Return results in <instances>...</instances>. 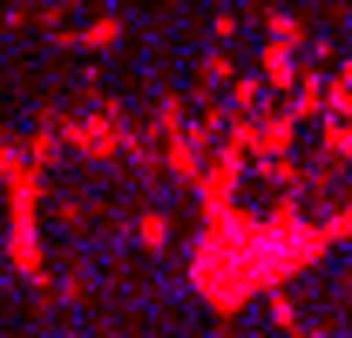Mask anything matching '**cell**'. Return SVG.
<instances>
[{"label":"cell","instance_id":"cell-1","mask_svg":"<svg viewBox=\"0 0 352 338\" xmlns=\"http://www.w3.org/2000/svg\"><path fill=\"white\" fill-rule=\"evenodd\" d=\"M135 237H142L149 251H163V237H170V223H163V216H142V223H135Z\"/></svg>","mask_w":352,"mask_h":338}]
</instances>
